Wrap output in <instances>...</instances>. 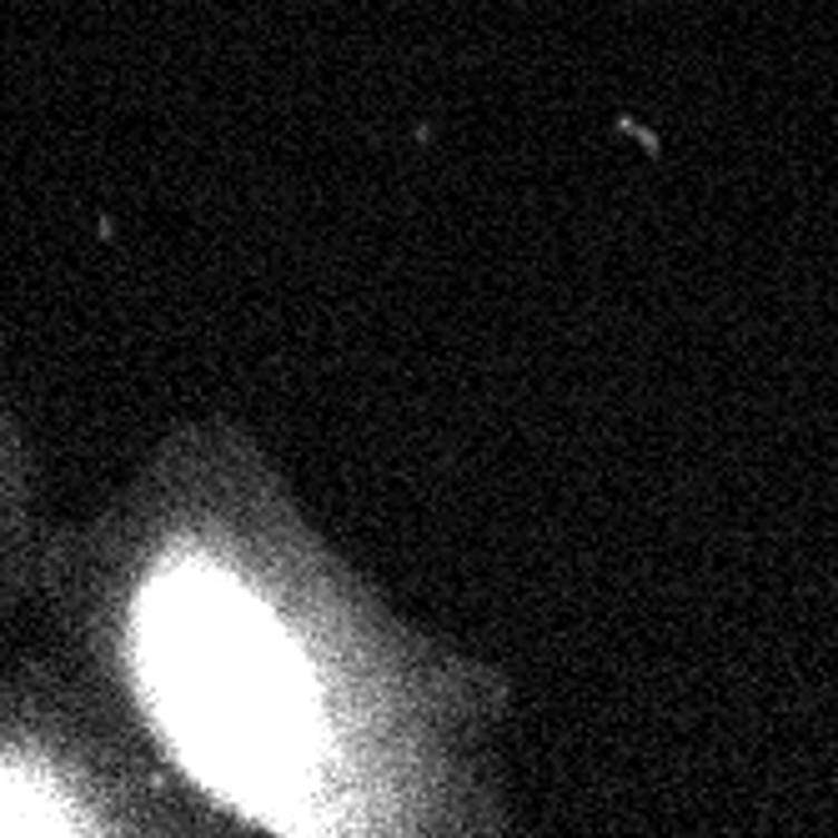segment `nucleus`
Returning a JSON list of instances; mask_svg holds the SVG:
<instances>
[{
	"label": "nucleus",
	"instance_id": "nucleus-1",
	"mask_svg": "<svg viewBox=\"0 0 838 838\" xmlns=\"http://www.w3.org/2000/svg\"><path fill=\"white\" fill-rule=\"evenodd\" d=\"M136 673L196 778L272 824H322L332 698L306 643L216 563L166 567L136 603Z\"/></svg>",
	"mask_w": 838,
	"mask_h": 838
}]
</instances>
